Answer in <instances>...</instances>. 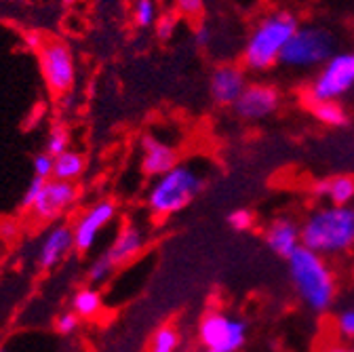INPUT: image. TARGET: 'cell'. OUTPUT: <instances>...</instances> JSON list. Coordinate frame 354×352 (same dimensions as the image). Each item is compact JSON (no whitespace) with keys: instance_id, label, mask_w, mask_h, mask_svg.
Masks as SVG:
<instances>
[{"instance_id":"15","label":"cell","mask_w":354,"mask_h":352,"mask_svg":"<svg viewBox=\"0 0 354 352\" xmlns=\"http://www.w3.org/2000/svg\"><path fill=\"white\" fill-rule=\"evenodd\" d=\"M263 239L274 255L287 261L301 247V228L291 217H277L274 222H270L268 228H266Z\"/></svg>"},{"instance_id":"37","label":"cell","mask_w":354,"mask_h":352,"mask_svg":"<svg viewBox=\"0 0 354 352\" xmlns=\"http://www.w3.org/2000/svg\"><path fill=\"white\" fill-rule=\"evenodd\" d=\"M350 352H354V346H352V348H350Z\"/></svg>"},{"instance_id":"28","label":"cell","mask_w":354,"mask_h":352,"mask_svg":"<svg viewBox=\"0 0 354 352\" xmlns=\"http://www.w3.org/2000/svg\"><path fill=\"white\" fill-rule=\"evenodd\" d=\"M335 329L344 340H354V308H346L337 315Z\"/></svg>"},{"instance_id":"10","label":"cell","mask_w":354,"mask_h":352,"mask_svg":"<svg viewBox=\"0 0 354 352\" xmlns=\"http://www.w3.org/2000/svg\"><path fill=\"white\" fill-rule=\"evenodd\" d=\"M116 215H118V207L112 198H100L84 207L72 224L74 249L78 253L91 251L97 245L102 232L116 219Z\"/></svg>"},{"instance_id":"24","label":"cell","mask_w":354,"mask_h":352,"mask_svg":"<svg viewBox=\"0 0 354 352\" xmlns=\"http://www.w3.org/2000/svg\"><path fill=\"white\" fill-rule=\"evenodd\" d=\"M68 150H70V131H68V127H64V124L51 127L47 142H44V152L55 158V156H59V154H64Z\"/></svg>"},{"instance_id":"17","label":"cell","mask_w":354,"mask_h":352,"mask_svg":"<svg viewBox=\"0 0 354 352\" xmlns=\"http://www.w3.org/2000/svg\"><path fill=\"white\" fill-rule=\"evenodd\" d=\"M313 194L327 205L346 207L354 201V178L352 175H333V178L321 180L313 186Z\"/></svg>"},{"instance_id":"13","label":"cell","mask_w":354,"mask_h":352,"mask_svg":"<svg viewBox=\"0 0 354 352\" xmlns=\"http://www.w3.org/2000/svg\"><path fill=\"white\" fill-rule=\"evenodd\" d=\"M247 76L241 66L224 64L217 66L209 78V91L215 104L219 106H234L236 100L247 89Z\"/></svg>"},{"instance_id":"27","label":"cell","mask_w":354,"mask_h":352,"mask_svg":"<svg viewBox=\"0 0 354 352\" xmlns=\"http://www.w3.org/2000/svg\"><path fill=\"white\" fill-rule=\"evenodd\" d=\"M53 327H55V331L59 335H74L80 329V319L72 311H64V313L57 315Z\"/></svg>"},{"instance_id":"9","label":"cell","mask_w":354,"mask_h":352,"mask_svg":"<svg viewBox=\"0 0 354 352\" xmlns=\"http://www.w3.org/2000/svg\"><path fill=\"white\" fill-rule=\"evenodd\" d=\"M78 201H80L78 184L51 178L44 182L38 198L34 201V205L30 207L28 213L32 217V222L51 226V224L62 222V219L76 207Z\"/></svg>"},{"instance_id":"4","label":"cell","mask_w":354,"mask_h":352,"mask_svg":"<svg viewBox=\"0 0 354 352\" xmlns=\"http://www.w3.org/2000/svg\"><path fill=\"white\" fill-rule=\"evenodd\" d=\"M297 28V17L291 11H274L259 19L243 51L245 68L251 72H266L274 68Z\"/></svg>"},{"instance_id":"38","label":"cell","mask_w":354,"mask_h":352,"mask_svg":"<svg viewBox=\"0 0 354 352\" xmlns=\"http://www.w3.org/2000/svg\"><path fill=\"white\" fill-rule=\"evenodd\" d=\"M0 352H7V350H3V348H0Z\"/></svg>"},{"instance_id":"14","label":"cell","mask_w":354,"mask_h":352,"mask_svg":"<svg viewBox=\"0 0 354 352\" xmlns=\"http://www.w3.org/2000/svg\"><path fill=\"white\" fill-rule=\"evenodd\" d=\"M142 171L148 178H160L167 171H171L175 165H180V154H177L175 146L169 142L156 138V136H144L142 144Z\"/></svg>"},{"instance_id":"29","label":"cell","mask_w":354,"mask_h":352,"mask_svg":"<svg viewBox=\"0 0 354 352\" xmlns=\"http://www.w3.org/2000/svg\"><path fill=\"white\" fill-rule=\"evenodd\" d=\"M175 9L188 19H196L205 11V0H175Z\"/></svg>"},{"instance_id":"26","label":"cell","mask_w":354,"mask_h":352,"mask_svg":"<svg viewBox=\"0 0 354 352\" xmlns=\"http://www.w3.org/2000/svg\"><path fill=\"white\" fill-rule=\"evenodd\" d=\"M226 222H228V226H230L234 232H249V230L253 228L255 217H253V213H251L249 209L241 207V209H234V211L228 213Z\"/></svg>"},{"instance_id":"39","label":"cell","mask_w":354,"mask_h":352,"mask_svg":"<svg viewBox=\"0 0 354 352\" xmlns=\"http://www.w3.org/2000/svg\"><path fill=\"white\" fill-rule=\"evenodd\" d=\"M26 3H32V0H26Z\"/></svg>"},{"instance_id":"23","label":"cell","mask_w":354,"mask_h":352,"mask_svg":"<svg viewBox=\"0 0 354 352\" xmlns=\"http://www.w3.org/2000/svg\"><path fill=\"white\" fill-rule=\"evenodd\" d=\"M133 21L138 28H152L158 21L156 0H136L133 3Z\"/></svg>"},{"instance_id":"33","label":"cell","mask_w":354,"mask_h":352,"mask_svg":"<svg viewBox=\"0 0 354 352\" xmlns=\"http://www.w3.org/2000/svg\"><path fill=\"white\" fill-rule=\"evenodd\" d=\"M44 38L42 34H38V32H26L24 34V42H26V47L28 49H32V51H40V47L44 45Z\"/></svg>"},{"instance_id":"6","label":"cell","mask_w":354,"mask_h":352,"mask_svg":"<svg viewBox=\"0 0 354 352\" xmlns=\"http://www.w3.org/2000/svg\"><path fill=\"white\" fill-rule=\"evenodd\" d=\"M196 333L205 352H241L249 340V323L213 308L201 317Z\"/></svg>"},{"instance_id":"30","label":"cell","mask_w":354,"mask_h":352,"mask_svg":"<svg viewBox=\"0 0 354 352\" xmlns=\"http://www.w3.org/2000/svg\"><path fill=\"white\" fill-rule=\"evenodd\" d=\"M175 28H177V15H173V13L160 15L158 21H156V36L160 40H169L173 36Z\"/></svg>"},{"instance_id":"8","label":"cell","mask_w":354,"mask_h":352,"mask_svg":"<svg viewBox=\"0 0 354 352\" xmlns=\"http://www.w3.org/2000/svg\"><path fill=\"white\" fill-rule=\"evenodd\" d=\"M354 89V53H335L308 86V102H337Z\"/></svg>"},{"instance_id":"22","label":"cell","mask_w":354,"mask_h":352,"mask_svg":"<svg viewBox=\"0 0 354 352\" xmlns=\"http://www.w3.org/2000/svg\"><path fill=\"white\" fill-rule=\"evenodd\" d=\"M114 270H116V266L108 259L106 253H102L91 263H88V268H86V281H88V285H93V287L95 285H104L114 275Z\"/></svg>"},{"instance_id":"2","label":"cell","mask_w":354,"mask_h":352,"mask_svg":"<svg viewBox=\"0 0 354 352\" xmlns=\"http://www.w3.org/2000/svg\"><path fill=\"white\" fill-rule=\"evenodd\" d=\"M299 228L301 247L323 257L344 255L354 249V207H317L304 217Z\"/></svg>"},{"instance_id":"36","label":"cell","mask_w":354,"mask_h":352,"mask_svg":"<svg viewBox=\"0 0 354 352\" xmlns=\"http://www.w3.org/2000/svg\"><path fill=\"white\" fill-rule=\"evenodd\" d=\"M62 3H64L66 7H72V5H76V3H78V0H62Z\"/></svg>"},{"instance_id":"11","label":"cell","mask_w":354,"mask_h":352,"mask_svg":"<svg viewBox=\"0 0 354 352\" xmlns=\"http://www.w3.org/2000/svg\"><path fill=\"white\" fill-rule=\"evenodd\" d=\"M72 251H76L72 226L66 222H57V224H51L47 230H44V234L38 239L34 263L38 270L51 272L57 266H62Z\"/></svg>"},{"instance_id":"3","label":"cell","mask_w":354,"mask_h":352,"mask_svg":"<svg viewBox=\"0 0 354 352\" xmlns=\"http://www.w3.org/2000/svg\"><path fill=\"white\" fill-rule=\"evenodd\" d=\"M207 180L196 165L180 163L160 178H154L146 192V207L156 219H167L190 207L205 190Z\"/></svg>"},{"instance_id":"35","label":"cell","mask_w":354,"mask_h":352,"mask_svg":"<svg viewBox=\"0 0 354 352\" xmlns=\"http://www.w3.org/2000/svg\"><path fill=\"white\" fill-rule=\"evenodd\" d=\"M321 352H350V348L348 346H344V344H327V346H323L321 348Z\"/></svg>"},{"instance_id":"19","label":"cell","mask_w":354,"mask_h":352,"mask_svg":"<svg viewBox=\"0 0 354 352\" xmlns=\"http://www.w3.org/2000/svg\"><path fill=\"white\" fill-rule=\"evenodd\" d=\"M86 171V156L78 150H68L59 156H55V167H53V178L62 182H72L76 184Z\"/></svg>"},{"instance_id":"12","label":"cell","mask_w":354,"mask_h":352,"mask_svg":"<svg viewBox=\"0 0 354 352\" xmlns=\"http://www.w3.org/2000/svg\"><path fill=\"white\" fill-rule=\"evenodd\" d=\"M281 106V91L274 84L268 82H253L247 84V89L243 91V95L236 100L234 114L243 120H263L272 116Z\"/></svg>"},{"instance_id":"31","label":"cell","mask_w":354,"mask_h":352,"mask_svg":"<svg viewBox=\"0 0 354 352\" xmlns=\"http://www.w3.org/2000/svg\"><path fill=\"white\" fill-rule=\"evenodd\" d=\"M42 186H44V180H38V178H32V182L28 184V188L24 190V194H21V209H26V211H30V207L34 205V201L38 198V194H40V190H42Z\"/></svg>"},{"instance_id":"7","label":"cell","mask_w":354,"mask_h":352,"mask_svg":"<svg viewBox=\"0 0 354 352\" xmlns=\"http://www.w3.org/2000/svg\"><path fill=\"white\" fill-rule=\"evenodd\" d=\"M38 66L47 89L62 98L74 89L76 82V59L70 45L55 38H47L38 51Z\"/></svg>"},{"instance_id":"21","label":"cell","mask_w":354,"mask_h":352,"mask_svg":"<svg viewBox=\"0 0 354 352\" xmlns=\"http://www.w3.org/2000/svg\"><path fill=\"white\" fill-rule=\"evenodd\" d=\"M180 342H182L180 329H177L175 325H171V323H167V325L158 327L152 333L148 352H177V348H180Z\"/></svg>"},{"instance_id":"25","label":"cell","mask_w":354,"mask_h":352,"mask_svg":"<svg viewBox=\"0 0 354 352\" xmlns=\"http://www.w3.org/2000/svg\"><path fill=\"white\" fill-rule=\"evenodd\" d=\"M53 167H55V158L47 152H38L34 158H32V171H34V178L38 180H51L53 178Z\"/></svg>"},{"instance_id":"1","label":"cell","mask_w":354,"mask_h":352,"mask_svg":"<svg viewBox=\"0 0 354 352\" xmlns=\"http://www.w3.org/2000/svg\"><path fill=\"white\" fill-rule=\"evenodd\" d=\"M289 279L299 302L315 315L329 313L337 297V279L327 257L299 247L289 259Z\"/></svg>"},{"instance_id":"34","label":"cell","mask_w":354,"mask_h":352,"mask_svg":"<svg viewBox=\"0 0 354 352\" xmlns=\"http://www.w3.org/2000/svg\"><path fill=\"white\" fill-rule=\"evenodd\" d=\"M194 42L198 49H207L211 45V30L207 26H198L194 32Z\"/></svg>"},{"instance_id":"18","label":"cell","mask_w":354,"mask_h":352,"mask_svg":"<svg viewBox=\"0 0 354 352\" xmlns=\"http://www.w3.org/2000/svg\"><path fill=\"white\" fill-rule=\"evenodd\" d=\"M72 308L70 311L82 321H91L95 317L102 315L104 311V295L97 287L93 285H86V287H80L74 295H72Z\"/></svg>"},{"instance_id":"20","label":"cell","mask_w":354,"mask_h":352,"mask_svg":"<svg viewBox=\"0 0 354 352\" xmlns=\"http://www.w3.org/2000/svg\"><path fill=\"white\" fill-rule=\"evenodd\" d=\"M313 116L333 129H342L350 122V116L346 112V108L339 102H321V104H313Z\"/></svg>"},{"instance_id":"5","label":"cell","mask_w":354,"mask_h":352,"mask_svg":"<svg viewBox=\"0 0 354 352\" xmlns=\"http://www.w3.org/2000/svg\"><path fill=\"white\" fill-rule=\"evenodd\" d=\"M337 40L333 32L321 26H299L281 53L279 64L291 70H310L325 66L335 55Z\"/></svg>"},{"instance_id":"16","label":"cell","mask_w":354,"mask_h":352,"mask_svg":"<svg viewBox=\"0 0 354 352\" xmlns=\"http://www.w3.org/2000/svg\"><path fill=\"white\" fill-rule=\"evenodd\" d=\"M146 245H148V234L138 224H127L118 230V234L106 249V255L118 268V266H124V263L133 261L138 255H142Z\"/></svg>"},{"instance_id":"32","label":"cell","mask_w":354,"mask_h":352,"mask_svg":"<svg viewBox=\"0 0 354 352\" xmlns=\"http://www.w3.org/2000/svg\"><path fill=\"white\" fill-rule=\"evenodd\" d=\"M19 237V222L13 217H0V239L15 241Z\"/></svg>"}]
</instances>
